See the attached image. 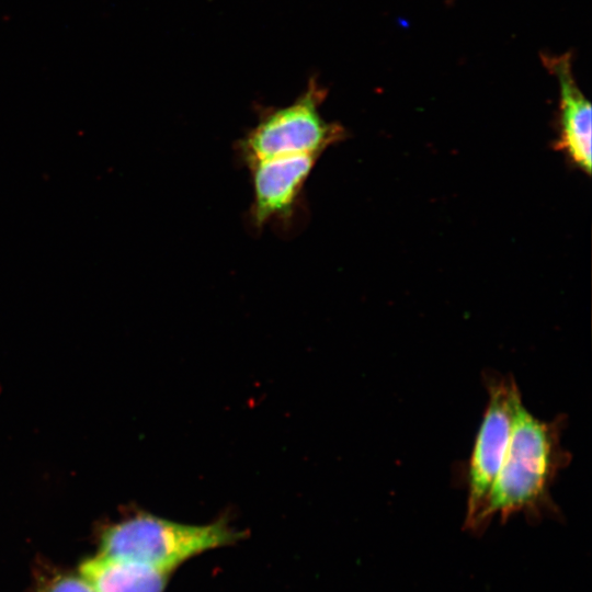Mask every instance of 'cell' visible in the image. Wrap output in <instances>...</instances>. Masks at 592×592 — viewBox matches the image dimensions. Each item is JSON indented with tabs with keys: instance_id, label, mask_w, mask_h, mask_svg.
<instances>
[{
	"instance_id": "5",
	"label": "cell",
	"mask_w": 592,
	"mask_h": 592,
	"mask_svg": "<svg viewBox=\"0 0 592 592\" xmlns=\"http://www.w3.org/2000/svg\"><path fill=\"white\" fill-rule=\"evenodd\" d=\"M320 156L297 155L261 159L246 164L250 171L254 228L289 219Z\"/></svg>"
},
{
	"instance_id": "8",
	"label": "cell",
	"mask_w": 592,
	"mask_h": 592,
	"mask_svg": "<svg viewBox=\"0 0 592 592\" xmlns=\"http://www.w3.org/2000/svg\"><path fill=\"white\" fill-rule=\"evenodd\" d=\"M47 592H94L81 577H65L53 583Z\"/></svg>"
},
{
	"instance_id": "1",
	"label": "cell",
	"mask_w": 592,
	"mask_h": 592,
	"mask_svg": "<svg viewBox=\"0 0 592 592\" xmlns=\"http://www.w3.org/2000/svg\"><path fill=\"white\" fill-rule=\"evenodd\" d=\"M563 413L550 421L533 415L521 399L515 409L506 454L490 490L483 527L498 515L502 522L523 513L528 520L558 516L550 489L571 455L561 446Z\"/></svg>"
},
{
	"instance_id": "4",
	"label": "cell",
	"mask_w": 592,
	"mask_h": 592,
	"mask_svg": "<svg viewBox=\"0 0 592 592\" xmlns=\"http://www.w3.org/2000/svg\"><path fill=\"white\" fill-rule=\"evenodd\" d=\"M482 382L488 400L466 473L465 527L474 532L485 530L482 515L490 490L506 454L516 405L522 399L512 375L486 369Z\"/></svg>"
},
{
	"instance_id": "7",
	"label": "cell",
	"mask_w": 592,
	"mask_h": 592,
	"mask_svg": "<svg viewBox=\"0 0 592 592\" xmlns=\"http://www.w3.org/2000/svg\"><path fill=\"white\" fill-rule=\"evenodd\" d=\"M79 573L94 592H163L170 572L99 554L84 560Z\"/></svg>"
},
{
	"instance_id": "2",
	"label": "cell",
	"mask_w": 592,
	"mask_h": 592,
	"mask_svg": "<svg viewBox=\"0 0 592 592\" xmlns=\"http://www.w3.org/2000/svg\"><path fill=\"white\" fill-rule=\"evenodd\" d=\"M241 537L242 534L223 519L192 525L141 513L106 528L99 554L170 572L201 553L231 545Z\"/></svg>"
},
{
	"instance_id": "3",
	"label": "cell",
	"mask_w": 592,
	"mask_h": 592,
	"mask_svg": "<svg viewBox=\"0 0 592 592\" xmlns=\"http://www.w3.org/2000/svg\"><path fill=\"white\" fill-rule=\"evenodd\" d=\"M326 90L309 80L305 91L291 104L266 109L257 124L237 144L244 164L284 156H320L345 138V129L323 118L320 107Z\"/></svg>"
},
{
	"instance_id": "6",
	"label": "cell",
	"mask_w": 592,
	"mask_h": 592,
	"mask_svg": "<svg viewBox=\"0 0 592 592\" xmlns=\"http://www.w3.org/2000/svg\"><path fill=\"white\" fill-rule=\"evenodd\" d=\"M544 66L559 82L560 135L556 148L588 175L592 168V111L581 92L573 72L571 54H540Z\"/></svg>"
}]
</instances>
